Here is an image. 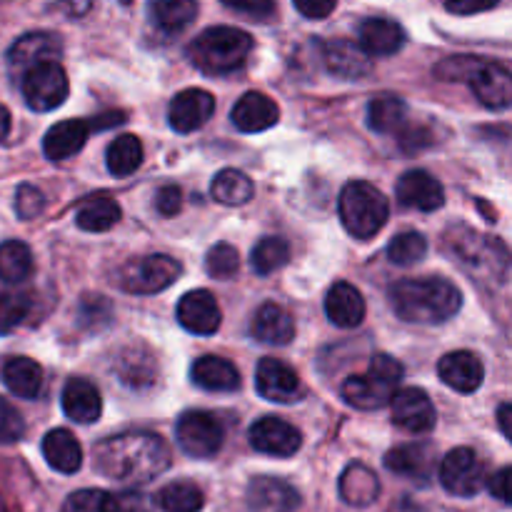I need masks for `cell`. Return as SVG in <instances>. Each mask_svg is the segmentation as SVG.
I'll use <instances>...</instances> for the list:
<instances>
[{
  "instance_id": "43",
  "label": "cell",
  "mask_w": 512,
  "mask_h": 512,
  "mask_svg": "<svg viewBox=\"0 0 512 512\" xmlns=\"http://www.w3.org/2000/svg\"><path fill=\"white\" fill-rule=\"evenodd\" d=\"M425 255H428V240H425V235L413 233V230H408V233H398L388 245L390 263L400 265V268L418 265Z\"/></svg>"
},
{
  "instance_id": "50",
  "label": "cell",
  "mask_w": 512,
  "mask_h": 512,
  "mask_svg": "<svg viewBox=\"0 0 512 512\" xmlns=\"http://www.w3.org/2000/svg\"><path fill=\"white\" fill-rule=\"evenodd\" d=\"M225 8L235 10L240 15H250L255 20H265L275 13V5L268 0H258V3H240V0H225Z\"/></svg>"
},
{
  "instance_id": "6",
  "label": "cell",
  "mask_w": 512,
  "mask_h": 512,
  "mask_svg": "<svg viewBox=\"0 0 512 512\" xmlns=\"http://www.w3.org/2000/svg\"><path fill=\"white\" fill-rule=\"evenodd\" d=\"M403 380V365L390 355H373L368 365V373L353 375L343 383L340 393L348 405L358 410H378L393 400L398 393V385Z\"/></svg>"
},
{
  "instance_id": "46",
  "label": "cell",
  "mask_w": 512,
  "mask_h": 512,
  "mask_svg": "<svg viewBox=\"0 0 512 512\" xmlns=\"http://www.w3.org/2000/svg\"><path fill=\"white\" fill-rule=\"evenodd\" d=\"M25 435V420L13 405L5 398H0V445L18 443Z\"/></svg>"
},
{
  "instance_id": "15",
  "label": "cell",
  "mask_w": 512,
  "mask_h": 512,
  "mask_svg": "<svg viewBox=\"0 0 512 512\" xmlns=\"http://www.w3.org/2000/svg\"><path fill=\"white\" fill-rule=\"evenodd\" d=\"M475 98L490 110H505L512 103V75L505 65L480 60L468 78Z\"/></svg>"
},
{
  "instance_id": "33",
  "label": "cell",
  "mask_w": 512,
  "mask_h": 512,
  "mask_svg": "<svg viewBox=\"0 0 512 512\" xmlns=\"http://www.w3.org/2000/svg\"><path fill=\"white\" fill-rule=\"evenodd\" d=\"M43 368L33 358H10L3 368V383L15 398L35 400L43 393Z\"/></svg>"
},
{
  "instance_id": "14",
  "label": "cell",
  "mask_w": 512,
  "mask_h": 512,
  "mask_svg": "<svg viewBox=\"0 0 512 512\" xmlns=\"http://www.w3.org/2000/svg\"><path fill=\"white\" fill-rule=\"evenodd\" d=\"M60 512H150L148 498L140 493H108L85 488L68 495Z\"/></svg>"
},
{
  "instance_id": "8",
  "label": "cell",
  "mask_w": 512,
  "mask_h": 512,
  "mask_svg": "<svg viewBox=\"0 0 512 512\" xmlns=\"http://www.w3.org/2000/svg\"><path fill=\"white\" fill-rule=\"evenodd\" d=\"M183 268L170 255H145V258L128 260L118 273V285L125 293L155 295L180 278Z\"/></svg>"
},
{
  "instance_id": "3",
  "label": "cell",
  "mask_w": 512,
  "mask_h": 512,
  "mask_svg": "<svg viewBox=\"0 0 512 512\" xmlns=\"http://www.w3.org/2000/svg\"><path fill=\"white\" fill-rule=\"evenodd\" d=\"M443 245L445 253L455 258V263L468 275H475L480 280H495V283H505L508 278V248L498 238L458 225L445 233Z\"/></svg>"
},
{
  "instance_id": "11",
  "label": "cell",
  "mask_w": 512,
  "mask_h": 512,
  "mask_svg": "<svg viewBox=\"0 0 512 512\" xmlns=\"http://www.w3.org/2000/svg\"><path fill=\"white\" fill-rule=\"evenodd\" d=\"M255 388H258L260 398L280 405L298 403L305 395L300 375L278 358L260 360L258 370H255Z\"/></svg>"
},
{
  "instance_id": "35",
  "label": "cell",
  "mask_w": 512,
  "mask_h": 512,
  "mask_svg": "<svg viewBox=\"0 0 512 512\" xmlns=\"http://www.w3.org/2000/svg\"><path fill=\"white\" fill-rule=\"evenodd\" d=\"M120 220V205L118 200L108 198V195H95V198L85 200L75 213V223L85 233H105L113 228Z\"/></svg>"
},
{
  "instance_id": "7",
  "label": "cell",
  "mask_w": 512,
  "mask_h": 512,
  "mask_svg": "<svg viewBox=\"0 0 512 512\" xmlns=\"http://www.w3.org/2000/svg\"><path fill=\"white\" fill-rule=\"evenodd\" d=\"M175 440L188 458L210 460L225 443V425L208 410H188L175 425Z\"/></svg>"
},
{
  "instance_id": "12",
  "label": "cell",
  "mask_w": 512,
  "mask_h": 512,
  "mask_svg": "<svg viewBox=\"0 0 512 512\" xmlns=\"http://www.w3.org/2000/svg\"><path fill=\"white\" fill-rule=\"evenodd\" d=\"M248 438L253 450L263 455H273V458H293L300 445H303L300 430L290 425L288 420L275 418V415H268V418H260L258 423H253Z\"/></svg>"
},
{
  "instance_id": "55",
  "label": "cell",
  "mask_w": 512,
  "mask_h": 512,
  "mask_svg": "<svg viewBox=\"0 0 512 512\" xmlns=\"http://www.w3.org/2000/svg\"><path fill=\"white\" fill-rule=\"evenodd\" d=\"M493 8V5L490 3H485V5H473V3H468V5H460V3H448L445 5V10H448V13H458V15H473V13H483V10H490Z\"/></svg>"
},
{
  "instance_id": "25",
  "label": "cell",
  "mask_w": 512,
  "mask_h": 512,
  "mask_svg": "<svg viewBox=\"0 0 512 512\" xmlns=\"http://www.w3.org/2000/svg\"><path fill=\"white\" fill-rule=\"evenodd\" d=\"M250 335L265 345H288L295 338V320L283 305L263 303L250 320Z\"/></svg>"
},
{
  "instance_id": "24",
  "label": "cell",
  "mask_w": 512,
  "mask_h": 512,
  "mask_svg": "<svg viewBox=\"0 0 512 512\" xmlns=\"http://www.w3.org/2000/svg\"><path fill=\"white\" fill-rule=\"evenodd\" d=\"M278 118V103L265 93H245L230 113V120L240 133H263V130L273 128Z\"/></svg>"
},
{
  "instance_id": "21",
  "label": "cell",
  "mask_w": 512,
  "mask_h": 512,
  "mask_svg": "<svg viewBox=\"0 0 512 512\" xmlns=\"http://www.w3.org/2000/svg\"><path fill=\"white\" fill-rule=\"evenodd\" d=\"M438 375L448 388L458 390V393L470 395L483 385L485 380V365L483 360L468 350H455L440 358Z\"/></svg>"
},
{
  "instance_id": "40",
  "label": "cell",
  "mask_w": 512,
  "mask_h": 512,
  "mask_svg": "<svg viewBox=\"0 0 512 512\" xmlns=\"http://www.w3.org/2000/svg\"><path fill=\"white\" fill-rule=\"evenodd\" d=\"M105 158H108V170L115 178L133 175L140 168V163H143V143L135 135H118L108 145Z\"/></svg>"
},
{
  "instance_id": "47",
  "label": "cell",
  "mask_w": 512,
  "mask_h": 512,
  "mask_svg": "<svg viewBox=\"0 0 512 512\" xmlns=\"http://www.w3.org/2000/svg\"><path fill=\"white\" fill-rule=\"evenodd\" d=\"M45 195L35 185H20L15 190V213L20 220H33L43 213Z\"/></svg>"
},
{
  "instance_id": "17",
  "label": "cell",
  "mask_w": 512,
  "mask_h": 512,
  "mask_svg": "<svg viewBox=\"0 0 512 512\" xmlns=\"http://www.w3.org/2000/svg\"><path fill=\"white\" fill-rule=\"evenodd\" d=\"M215 113V98L208 90L188 88L178 93L170 103L168 123L175 133H193L200 130Z\"/></svg>"
},
{
  "instance_id": "19",
  "label": "cell",
  "mask_w": 512,
  "mask_h": 512,
  "mask_svg": "<svg viewBox=\"0 0 512 512\" xmlns=\"http://www.w3.org/2000/svg\"><path fill=\"white\" fill-rule=\"evenodd\" d=\"M178 320L188 333L215 335L220 330V305L210 290H190L178 303Z\"/></svg>"
},
{
  "instance_id": "10",
  "label": "cell",
  "mask_w": 512,
  "mask_h": 512,
  "mask_svg": "<svg viewBox=\"0 0 512 512\" xmlns=\"http://www.w3.org/2000/svg\"><path fill=\"white\" fill-rule=\"evenodd\" d=\"M440 483L455 498H475L485 485V463L473 448H455L440 463Z\"/></svg>"
},
{
  "instance_id": "4",
  "label": "cell",
  "mask_w": 512,
  "mask_h": 512,
  "mask_svg": "<svg viewBox=\"0 0 512 512\" xmlns=\"http://www.w3.org/2000/svg\"><path fill=\"white\" fill-rule=\"evenodd\" d=\"M253 50V38L233 25H215L203 30L190 43L188 55L195 68L205 75H228L245 63Z\"/></svg>"
},
{
  "instance_id": "30",
  "label": "cell",
  "mask_w": 512,
  "mask_h": 512,
  "mask_svg": "<svg viewBox=\"0 0 512 512\" xmlns=\"http://www.w3.org/2000/svg\"><path fill=\"white\" fill-rule=\"evenodd\" d=\"M323 60L330 73L345 80L365 78L373 70L368 55L360 50V45L350 43V40H333V43L325 45Z\"/></svg>"
},
{
  "instance_id": "32",
  "label": "cell",
  "mask_w": 512,
  "mask_h": 512,
  "mask_svg": "<svg viewBox=\"0 0 512 512\" xmlns=\"http://www.w3.org/2000/svg\"><path fill=\"white\" fill-rule=\"evenodd\" d=\"M115 373H118L120 383L128 385V388L145 390L158 378V363H155V358L145 348H138V345L133 348L130 345V348L120 353Z\"/></svg>"
},
{
  "instance_id": "18",
  "label": "cell",
  "mask_w": 512,
  "mask_h": 512,
  "mask_svg": "<svg viewBox=\"0 0 512 512\" xmlns=\"http://www.w3.org/2000/svg\"><path fill=\"white\" fill-rule=\"evenodd\" d=\"M395 195H398L400 205L423 210V213H433L445 205L443 185L428 170H408V173L400 175Z\"/></svg>"
},
{
  "instance_id": "52",
  "label": "cell",
  "mask_w": 512,
  "mask_h": 512,
  "mask_svg": "<svg viewBox=\"0 0 512 512\" xmlns=\"http://www.w3.org/2000/svg\"><path fill=\"white\" fill-rule=\"evenodd\" d=\"M338 8L335 5V0H295V10H298L300 15H305V18H325V15H330L333 10Z\"/></svg>"
},
{
  "instance_id": "22",
  "label": "cell",
  "mask_w": 512,
  "mask_h": 512,
  "mask_svg": "<svg viewBox=\"0 0 512 512\" xmlns=\"http://www.w3.org/2000/svg\"><path fill=\"white\" fill-rule=\"evenodd\" d=\"M358 38L360 50L365 55H373V58H388V55L403 50V45L408 43V33H405L403 25L388 18L363 20L358 28Z\"/></svg>"
},
{
  "instance_id": "37",
  "label": "cell",
  "mask_w": 512,
  "mask_h": 512,
  "mask_svg": "<svg viewBox=\"0 0 512 512\" xmlns=\"http://www.w3.org/2000/svg\"><path fill=\"white\" fill-rule=\"evenodd\" d=\"M148 10L150 18L160 30L180 33L198 15V3H193V0H158V3H150Z\"/></svg>"
},
{
  "instance_id": "28",
  "label": "cell",
  "mask_w": 512,
  "mask_h": 512,
  "mask_svg": "<svg viewBox=\"0 0 512 512\" xmlns=\"http://www.w3.org/2000/svg\"><path fill=\"white\" fill-rule=\"evenodd\" d=\"M88 133L90 128L85 120H60V123L53 125L43 138L45 158L53 160V163H63V160L73 158V155L80 153V148L85 145Z\"/></svg>"
},
{
  "instance_id": "29",
  "label": "cell",
  "mask_w": 512,
  "mask_h": 512,
  "mask_svg": "<svg viewBox=\"0 0 512 512\" xmlns=\"http://www.w3.org/2000/svg\"><path fill=\"white\" fill-rule=\"evenodd\" d=\"M60 403H63V413L80 425L95 423L103 413V400H100L98 388L83 378H73L65 385Z\"/></svg>"
},
{
  "instance_id": "34",
  "label": "cell",
  "mask_w": 512,
  "mask_h": 512,
  "mask_svg": "<svg viewBox=\"0 0 512 512\" xmlns=\"http://www.w3.org/2000/svg\"><path fill=\"white\" fill-rule=\"evenodd\" d=\"M380 493V483L375 478V473L370 468H365L363 463L348 465V470L340 478V495L348 505L355 508H368L370 503H375Z\"/></svg>"
},
{
  "instance_id": "39",
  "label": "cell",
  "mask_w": 512,
  "mask_h": 512,
  "mask_svg": "<svg viewBox=\"0 0 512 512\" xmlns=\"http://www.w3.org/2000/svg\"><path fill=\"white\" fill-rule=\"evenodd\" d=\"M33 273V253L20 240H5L0 243V280L3 283H23Z\"/></svg>"
},
{
  "instance_id": "44",
  "label": "cell",
  "mask_w": 512,
  "mask_h": 512,
  "mask_svg": "<svg viewBox=\"0 0 512 512\" xmlns=\"http://www.w3.org/2000/svg\"><path fill=\"white\" fill-rule=\"evenodd\" d=\"M240 270V255L233 245L218 243L215 248L208 250L205 258V273L215 280H230L235 278Z\"/></svg>"
},
{
  "instance_id": "49",
  "label": "cell",
  "mask_w": 512,
  "mask_h": 512,
  "mask_svg": "<svg viewBox=\"0 0 512 512\" xmlns=\"http://www.w3.org/2000/svg\"><path fill=\"white\" fill-rule=\"evenodd\" d=\"M155 208H158L160 215H178L180 208H183V190L178 185H165L155 193Z\"/></svg>"
},
{
  "instance_id": "5",
  "label": "cell",
  "mask_w": 512,
  "mask_h": 512,
  "mask_svg": "<svg viewBox=\"0 0 512 512\" xmlns=\"http://www.w3.org/2000/svg\"><path fill=\"white\" fill-rule=\"evenodd\" d=\"M340 220L345 230L358 240H370L385 228L390 215V203L375 185L365 180H353L340 193Z\"/></svg>"
},
{
  "instance_id": "2",
  "label": "cell",
  "mask_w": 512,
  "mask_h": 512,
  "mask_svg": "<svg viewBox=\"0 0 512 512\" xmlns=\"http://www.w3.org/2000/svg\"><path fill=\"white\" fill-rule=\"evenodd\" d=\"M390 305L405 323L443 325L458 315L463 293L445 278H405L390 288Z\"/></svg>"
},
{
  "instance_id": "9",
  "label": "cell",
  "mask_w": 512,
  "mask_h": 512,
  "mask_svg": "<svg viewBox=\"0 0 512 512\" xmlns=\"http://www.w3.org/2000/svg\"><path fill=\"white\" fill-rule=\"evenodd\" d=\"M23 98L28 108L38 110V113H48V110L60 108L70 93L68 73L60 63H43L38 68H30L23 75Z\"/></svg>"
},
{
  "instance_id": "1",
  "label": "cell",
  "mask_w": 512,
  "mask_h": 512,
  "mask_svg": "<svg viewBox=\"0 0 512 512\" xmlns=\"http://www.w3.org/2000/svg\"><path fill=\"white\" fill-rule=\"evenodd\" d=\"M93 465L115 483L143 485L170 468V448L153 433H120L95 445Z\"/></svg>"
},
{
  "instance_id": "16",
  "label": "cell",
  "mask_w": 512,
  "mask_h": 512,
  "mask_svg": "<svg viewBox=\"0 0 512 512\" xmlns=\"http://www.w3.org/2000/svg\"><path fill=\"white\" fill-rule=\"evenodd\" d=\"M245 503L248 512H295L300 505V493L283 478L258 475L250 480Z\"/></svg>"
},
{
  "instance_id": "51",
  "label": "cell",
  "mask_w": 512,
  "mask_h": 512,
  "mask_svg": "<svg viewBox=\"0 0 512 512\" xmlns=\"http://www.w3.org/2000/svg\"><path fill=\"white\" fill-rule=\"evenodd\" d=\"M435 143V135L430 133L428 128H408L403 133V140H400V145H403L405 153H418V150L423 148H430V145Z\"/></svg>"
},
{
  "instance_id": "36",
  "label": "cell",
  "mask_w": 512,
  "mask_h": 512,
  "mask_svg": "<svg viewBox=\"0 0 512 512\" xmlns=\"http://www.w3.org/2000/svg\"><path fill=\"white\" fill-rule=\"evenodd\" d=\"M408 118V105L398 95H375L368 103V128L375 133H393L400 130Z\"/></svg>"
},
{
  "instance_id": "13",
  "label": "cell",
  "mask_w": 512,
  "mask_h": 512,
  "mask_svg": "<svg viewBox=\"0 0 512 512\" xmlns=\"http://www.w3.org/2000/svg\"><path fill=\"white\" fill-rule=\"evenodd\" d=\"M393 423L413 435L430 433L435 428V408L428 393L420 388H403L393 395Z\"/></svg>"
},
{
  "instance_id": "23",
  "label": "cell",
  "mask_w": 512,
  "mask_h": 512,
  "mask_svg": "<svg viewBox=\"0 0 512 512\" xmlns=\"http://www.w3.org/2000/svg\"><path fill=\"white\" fill-rule=\"evenodd\" d=\"M385 468L400 478L418 480L425 483L430 480L435 468V448L430 443H408L393 448L385 455Z\"/></svg>"
},
{
  "instance_id": "42",
  "label": "cell",
  "mask_w": 512,
  "mask_h": 512,
  "mask_svg": "<svg viewBox=\"0 0 512 512\" xmlns=\"http://www.w3.org/2000/svg\"><path fill=\"white\" fill-rule=\"evenodd\" d=\"M290 260V245L283 238H263L250 253V265L258 275H270L285 268Z\"/></svg>"
},
{
  "instance_id": "48",
  "label": "cell",
  "mask_w": 512,
  "mask_h": 512,
  "mask_svg": "<svg viewBox=\"0 0 512 512\" xmlns=\"http://www.w3.org/2000/svg\"><path fill=\"white\" fill-rule=\"evenodd\" d=\"M480 58H448L438 65V75L443 80H468Z\"/></svg>"
},
{
  "instance_id": "27",
  "label": "cell",
  "mask_w": 512,
  "mask_h": 512,
  "mask_svg": "<svg viewBox=\"0 0 512 512\" xmlns=\"http://www.w3.org/2000/svg\"><path fill=\"white\" fill-rule=\"evenodd\" d=\"M325 313L338 328H358L365 320V300L350 283H335L325 295Z\"/></svg>"
},
{
  "instance_id": "38",
  "label": "cell",
  "mask_w": 512,
  "mask_h": 512,
  "mask_svg": "<svg viewBox=\"0 0 512 512\" xmlns=\"http://www.w3.org/2000/svg\"><path fill=\"white\" fill-rule=\"evenodd\" d=\"M210 193L220 205H245L253 198V180L243 170L225 168L213 178Z\"/></svg>"
},
{
  "instance_id": "41",
  "label": "cell",
  "mask_w": 512,
  "mask_h": 512,
  "mask_svg": "<svg viewBox=\"0 0 512 512\" xmlns=\"http://www.w3.org/2000/svg\"><path fill=\"white\" fill-rule=\"evenodd\" d=\"M158 505L163 512H200L205 505V495L195 483L175 480L160 488Z\"/></svg>"
},
{
  "instance_id": "20",
  "label": "cell",
  "mask_w": 512,
  "mask_h": 512,
  "mask_svg": "<svg viewBox=\"0 0 512 512\" xmlns=\"http://www.w3.org/2000/svg\"><path fill=\"white\" fill-rule=\"evenodd\" d=\"M63 53V43L53 33H28L8 53V63L13 73H28L30 68H38L43 63H58Z\"/></svg>"
},
{
  "instance_id": "31",
  "label": "cell",
  "mask_w": 512,
  "mask_h": 512,
  "mask_svg": "<svg viewBox=\"0 0 512 512\" xmlns=\"http://www.w3.org/2000/svg\"><path fill=\"white\" fill-rule=\"evenodd\" d=\"M45 463L63 475L78 473L83 465V448L70 430L55 428L43 438Z\"/></svg>"
},
{
  "instance_id": "53",
  "label": "cell",
  "mask_w": 512,
  "mask_h": 512,
  "mask_svg": "<svg viewBox=\"0 0 512 512\" xmlns=\"http://www.w3.org/2000/svg\"><path fill=\"white\" fill-rule=\"evenodd\" d=\"M508 478H510V468H508V465H505V468H500L498 473H495L493 478H490V483H488L490 495H493L495 500H500V503H503V505H508V503H510Z\"/></svg>"
},
{
  "instance_id": "57",
  "label": "cell",
  "mask_w": 512,
  "mask_h": 512,
  "mask_svg": "<svg viewBox=\"0 0 512 512\" xmlns=\"http://www.w3.org/2000/svg\"><path fill=\"white\" fill-rule=\"evenodd\" d=\"M10 135V113L5 105H0V143Z\"/></svg>"
},
{
  "instance_id": "56",
  "label": "cell",
  "mask_w": 512,
  "mask_h": 512,
  "mask_svg": "<svg viewBox=\"0 0 512 512\" xmlns=\"http://www.w3.org/2000/svg\"><path fill=\"white\" fill-rule=\"evenodd\" d=\"M510 403H505V405H500V410H498V423H500V430H503V435L508 440H512V430H510Z\"/></svg>"
},
{
  "instance_id": "54",
  "label": "cell",
  "mask_w": 512,
  "mask_h": 512,
  "mask_svg": "<svg viewBox=\"0 0 512 512\" xmlns=\"http://www.w3.org/2000/svg\"><path fill=\"white\" fill-rule=\"evenodd\" d=\"M120 123H125V113H105V115H98L93 123H88V128L90 130H105V128H110V125H120Z\"/></svg>"
},
{
  "instance_id": "45",
  "label": "cell",
  "mask_w": 512,
  "mask_h": 512,
  "mask_svg": "<svg viewBox=\"0 0 512 512\" xmlns=\"http://www.w3.org/2000/svg\"><path fill=\"white\" fill-rule=\"evenodd\" d=\"M30 295L25 293H0V335H8L28 318Z\"/></svg>"
},
{
  "instance_id": "26",
  "label": "cell",
  "mask_w": 512,
  "mask_h": 512,
  "mask_svg": "<svg viewBox=\"0 0 512 512\" xmlns=\"http://www.w3.org/2000/svg\"><path fill=\"white\" fill-rule=\"evenodd\" d=\"M190 380L208 393H233L240 388V373L230 360L203 355L190 368Z\"/></svg>"
}]
</instances>
